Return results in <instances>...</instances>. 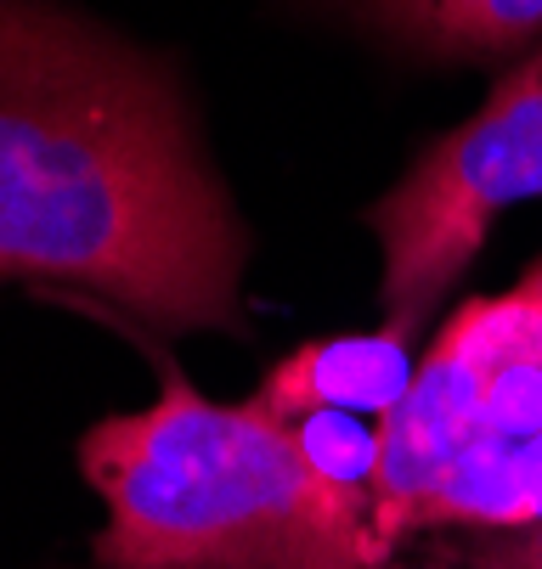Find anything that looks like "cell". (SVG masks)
Segmentation results:
<instances>
[{
	"instance_id": "cell-8",
	"label": "cell",
	"mask_w": 542,
	"mask_h": 569,
	"mask_svg": "<svg viewBox=\"0 0 542 569\" xmlns=\"http://www.w3.org/2000/svg\"><path fill=\"white\" fill-rule=\"evenodd\" d=\"M470 569H542V525H520V530H481L463 547Z\"/></svg>"
},
{
	"instance_id": "cell-4",
	"label": "cell",
	"mask_w": 542,
	"mask_h": 569,
	"mask_svg": "<svg viewBox=\"0 0 542 569\" xmlns=\"http://www.w3.org/2000/svg\"><path fill=\"white\" fill-rule=\"evenodd\" d=\"M531 198H542V46L367 209L384 242V328H424L481 254L492 220Z\"/></svg>"
},
{
	"instance_id": "cell-6",
	"label": "cell",
	"mask_w": 542,
	"mask_h": 569,
	"mask_svg": "<svg viewBox=\"0 0 542 569\" xmlns=\"http://www.w3.org/2000/svg\"><path fill=\"white\" fill-rule=\"evenodd\" d=\"M356 18L424 57H509L542 34V0H351Z\"/></svg>"
},
{
	"instance_id": "cell-5",
	"label": "cell",
	"mask_w": 542,
	"mask_h": 569,
	"mask_svg": "<svg viewBox=\"0 0 542 569\" xmlns=\"http://www.w3.org/2000/svg\"><path fill=\"white\" fill-rule=\"evenodd\" d=\"M413 378L418 367L407 356V333L378 328V333H351V339H323L294 350L266 372L255 406H266L283 423L305 412H362L384 423L413 395Z\"/></svg>"
},
{
	"instance_id": "cell-9",
	"label": "cell",
	"mask_w": 542,
	"mask_h": 569,
	"mask_svg": "<svg viewBox=\"0 0 542 569\" xmlns=\"http://www.w3.org/2000/svg\"><path fill=\"white\" fill-rule=\"evenodd\" d=\"M378 569H407V563H378Z\"/></svg>"
},
{
	"instance_id": "cell-7",
	"label": "cell",
	"mask_w": 542,
	"mask_h": 569,
	"mask_svg": "<svg viewBox=\"0 0 542 569\" xmlns=\"http://www.w3.org/2000/svg\"><path fill=\"white\" fill-rule=\"evenodd\" d=\"M294 435H299L305 457L317 462V473H328L345 491L373 497L378 462H384V423H373L362 412H305V418H294Z\"/></svg>"
},
{
	"instance_id": "cell-3",
	"label": "cell",
	"mask_w": 542,
	"mask_h": 569,
	"mask_svg": "<svg viewBox=\"0 0 542 569\" xmlns=\"http://www.w3.org/2000/svg\"><path fill=\"white\" fill-rule=\"evenodd\" d=\"M542 435V260L497 299H470L418 361L413 395L384 418V462L373 485L378 536L396 541L446 468L486 440Z\"/></svg>"
},
{
	"instance_id": "cell-2",
	"label": "cell",
	"mask_w": 542,
	"mask_h": 569,
	"mask_svg": "<svg viewBox=\"0 0 542 569\" xmlns=\"http://www.w3.org/2000/svg\"><path fill=\"white\" fill-rule=\"evenodd\" d=\"M108 525V569H378L373 497L345 491L266 406H220L181 372L141 412L80 440Z\"/></svg>"
},
{
	"instance_id": "cell-1",
	"label": "cell",
	"mask_w": 542,
	"mask_h": 569,
	"mask_svg": "<svg viewBox=\"0 0 542 569\" xmlns=\"http://www.w3.org/2000/svg\"><path fill=\"white\" fill-rule=\"evenodd\" d=\"M0 277L159 328H238L244 226L176 79L46 0H0Z\"/></svg>"
}]
</instances>
